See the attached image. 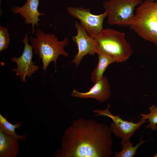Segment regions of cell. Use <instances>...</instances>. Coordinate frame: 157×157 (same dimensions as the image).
I'll list each match as a JSON object with an SVG mask.
<instances>
[{
  "label": "cell",
  "instance_id": "12",
  "mask_svg": "<svg viewBox=\"0 0 157 157\" xmlns=\"http://www.w3.org/2000/svg\"><path fill=\"white\" fill-rule=\"evenodd\" d=\"M18 140L6 135L0 130V157H17L19 150Z\"/></svg>",
  "mask_w": 157,
  "mask_h": 157
},
{
  "label": "cell",
  "instance_id": "20",
  "mask_svg": "<svg viewBox=\"0 0 157 157\" xmlns=\"http://www.w3.org/2000/svg\"></svg>",
  "mask_w": 157,
  "mask_h": 157
},
{
  "label": "cell",
  "instance_id": "1",
  "mask_svg": "<svg viewBox=\"0 0 157 157\" xmlns=\"http://www.w3.org/2000/svg\"><path fill=\"white\" fill-rule=\"evenodd\" d=\"M112 132L106 124L91 119L80 118L73 121L65 131L61 147L54 157H110Z\"/></svg>",
  "mask_w": 157,
  "mask_h": 157
},
{
  "label": "cell",
  "instance_id": "6",
  "mask_svg": "<svg viewBox=\"0 0 157 157\" xmlns=\"http://www.w3.org/2000/svg\"><path fill=\"white\" fill-rule=\"evenodd\" d=\"M110 104H108L107 108L104 110L94 109L92 110L94 115L106 116L112 119L110 126L112 132L115 136L120 138L122 140H130L137 130L139 129L143 124L148 122L145 120H140L135 123L132 121L128 122L123 120L120 115H115L109 110Z\"/></svg>",
  "mask_w": 157,
  "mask_h": 157
},
{
  "label": "cell",
  "instance_id": "10",
  "mask_svg": "<svg viewBox=\"0 0 157 157\" xmlns=\"http://www.w3.org/2000/svg\"><path fill=\"white\" fill-rule=\"evenodd\" d=\"M88 91L80 92L74 89L71 94L72 97L82 99L93 98L99 101L104 102L110 97L111 92L108 79L105 75L94 83Z\"/></svg>",
  "mask_w": 157,
  "mask_h": 157
},
{
  "label": "cell",
  "instance_id": "19",
  "mask_svg": "<svg viewBox=\"0 0 157 157\" xmlns=\"http://www.w3.org/2000/svg\"><path fill=\"white\" fill-rule=\"evenodd\" d=\"M147 0H144V1H147Z\"/></svg>",
  "mask_w": 157,
  "mask_h": 157
},
{
  "label": "cell",
  "instance_id": "9",
  "mask_svg": "<svg viewBox=\"0 0 157 157\" xmlns=\"http://www.w3.org/2000/svg\"><path fill=\"white\" fill-rule=\"evenodd\" d=\"M75 27L77 33L72 39L77 47L78 52L69 64L74 63L77 68L84 56L88 54L94 55L97 53V49L94 39L88 34L80 23L75 22Z\"/></svg>",
  "mask_w": 157,
  "mask_h": 157
},
{
  "label": "cell",
  "instance_id": "8",
  "mask_svg": "<svg viewBox=\"0 0 157 157\" xmlns=\"http://www.w3.org/2000/svg\"><path fill=\"white\" fill-rule=\"evenodd\" d=\"M29 38L26 33L22 42L24 44V49L22 55L18 58L13 57L10 58L12 62L15 63L17 66L16 68L12 70L19 76L21 82H26V77H31L32 74L38 71L39 67L34 64L32 61L33 49L32 45L28 43Z\"/></svg>",
  "mask_w": 157,
  "mask_h": 157
},
{
  "label": "cell",
  "instance_id": "13",
  "mask_svg": "<svg viewBox=\"0 0 157 157\" xmlns=\"http://www.w3.org/2000/svg\"><path fill=\"white\" fill-rule=\"evenodd\" d=\"M97 54L98 62L91 73V79L94 83L103 77L104 71L110 64L115 62L113 59L102 53L98 52Z\"/></svg>",
  "mask_w": 157,
  "mask_h": 157
},
{
  "label": "cell",
  "instance_id": "7",
  "mask_svg": "<svg viewBox=\"0 0 157 157\" xmlns=\"http://www.w3.org/2000/svg\"><path fill=\"white\" fill-rule=\"evenodd\" d=\"M67 10L69 15L80 21V24L90 37L94 38L104 29L103 21L107 17L106 12L95 15L91 13L90 8L68 6Z\"/></svg>",
  "mask_w": 157,
  "mask_h": 157
},
{
  "label": "cell",
  "instance_id": "5",
  "mask_svg": "<svg viewBox=\"0 0 157 157\" xmlns=\"http://www.w3.org/2000/svg\"><path fill=\"white\" fill-rule=\"evenodd\" d=\"M142 0H108L104 1L103 6L107 14L109 25L129 26L135 16L134 10Z\"/></svg>",
  "mask_w": 157,
  "mask_h": 157
},
{
  "label": "cell",
  "instance_id": "16",
  "mask_svg": "<svg viewBox=\"0 0 157 157\" xmlns=\"http://www.w3.org/2000/svg\"><path fill=\"white\" fill-rule=\"evenodd\" d=\"M150 113L148 114H140L141 120L148 119L149 124L146 126L147 129L153 131L157 129V106L152 104L149 108Z\"/></svg>",
  "mask_w": 157,
  "mask_h": 157
},
{
  "label": "cell",
  "instance_id": "2",
  "mask_svg": "<svg viewBox=\"0 0 157 157\" xmlns=\"http://www.w3.org/2000/svg\"><path fill=\"white\" fill-rule=\"evenodd\" d=\"M35 37L30 40L34 53L39 57L42 63V69L45 72L52 62H54L55 71L57 60L60 55L67 57L69 53L64 48L68 45L69 39L64 38L59 41L54 34L45 33L40 28H37L35 31Z\"/></svg>",
  "mask_w": 157,
  "mask_h": 157
},
{
  "label": "cell",
  "instance_id": "3",
  "mask_svg": "<svg viewBox=\"0 0 157 157\" xmlns=\"http://www.w3.org/2000/svg\"><path fill=\"white\" fill-rule=\"evenodd\" d=\"M125 33L113 29H103L93 38L97 53H102L112 58L115 62H124L133 53L131 45L126 40Z\"/></svg>",
  "mask_w": 157,
  "mask_h": 157
},
{
  "label": "cell",
  "instance_id": "11",
  "mask_svg": "<svg viewBox=\"0 0 157 157\" xmlns=\"http://www.w3.org/2000/svg\"><path fill=\"white\" fill-rule=\"evenodd\" d=\"M39 0H27L24 5L22 7L13 6L11 9V11L15 15L19 14L24 19V23L31 24L32 32L34 34L35 26L40 25L38 22L41 20L40 16L45 15L44 13H40L38 10Z\"/></svg>",
  "mask_w": 157,
  "mask_h": 157
},
{
  "label": "cell",
  "instance_id": "15",
  "mask_svg": "<svg viewBox=\"0 0 157 157\" xmlns=\"http://www.w3.org/2000/svg\"><path fill=\"white\" fill-rule=\"evenodd\" d=\"M149 141L147 140L143 141L141 137L140 142L135 146L131 142L130 140L122 141L121 142L122 149L120 151L115 152L114 157H133L137 154L138 148L142 144Z\"/></svg>",
  "mask_w": 157,
  "mask_h": 157
},
{
  "label": "cell",
  "instance_id": "14",
  "mask_svg": "<svg viewBox=\"0 0 157 157\" xmlns=\"http://www.w3.org/2000/svg\"><path fill=\"white\" fill-rule=\"evenodd\" d=\"M20 122L12 124L7 120L6 117H3L0 113V130H1L6 135L16 138L24 142L26 138V135H19L16 134L15 129H19L22 126Z\"/></svg>",
  "mask_w": 157,
  "mask_h": 157
},
{
  "label": "cell",
  "instance_id": "18",
  "mask_svg": "<svg viewBox=\"0 0 157 157\" xmlns=\"http://www.w3.org/2000/svg\"><path fill=\"white\" fill-rule=\"evenodd\" d=\"M153 157H157V152L156 153V154H155L154 155Z\"/></svg>",
  "mask_w": 157,
  "mask_h": 157
},
{
  "label": "cell",
  "instance_id": "17",
  "mask_svg": "<svg viewBox=\"0 0 157 157\" xmlns=\"http://www.w3.org/2000/svg\"><path fill=\"white\" fill-rule=\"evenodd\" d=\"M8 29L0 25V52L7 49L10 42Z\"/></svg>",
  "mask_w": 157,
  "mask_h": 157
},
{
  "label": "cell",
  "instance_id": "4",
  "mask_svg": "<svg viewBox=\"0 0 157 157\" xmlns=\"http://www.w3.org/2000/svg\"><path fill=\"white\" fill-rule=\"evenodd\" d=\"M129 28L157 47V0L144 1L136 8Z\"/></svg>",
  "mask_w": 157,
  "mask_h": 157
}]
</instances>
